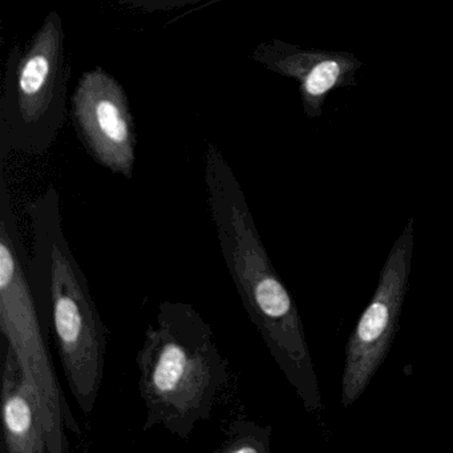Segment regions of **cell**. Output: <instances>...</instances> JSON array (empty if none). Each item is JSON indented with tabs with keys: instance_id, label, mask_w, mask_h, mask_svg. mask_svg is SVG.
<instances>
[{
	"instance_id": "6da1fadb",
	"label": "cell",
	"mask_w": 453,
	"mask_h": 453,
	"mask_svg": "<svg viewBox=\"0 0 453 453\" xmlns=\"http://www.w3.org/2000/svg\"><path fill=\"white\" fill-rule=\"evenodd\" d=\"M205 182L219 249L249 318L304 408L322 410L296 302L273 266L240 182L216 147L206 152Z\"/></svg>"
},
{
	"instance_id": "7a4b0ae2",
	"label": "cell",
	"mask_w": 453,
	"mask_h": 453,
	"mask_svg": "<svg viewBox=\"0 0 453 453\" xmlns=\"http://www.w3.org/2000/svg\"><path fill=\"white\" fill-rule=\"evenodd\" d=\"M33 234L30 280L47 336L54 335L71 394L84 415L95 410L107 357L108 331L88 280L71 250L60 196L50 187L25 203Z\"/></svg>"
},
{
	"instance_id": "3957f363",
	"label": "cell",
	"mask_w": 453,
	"mask_h": 453,
	"mask_svg": "<svg viewBox=\"0 0 453 453\" xmlns=\"http://www.w3.org/2000/svg\"><path fill=\"white\" fill-rule=\"evenodd\" d=\"M139 392L145 407L142 431L165 428L188 439L211 420L229 380V363L213 328L185 302L165 301L148 326L136 357Z\"/></svg>"
},
{
	"instance_id": "277c9868",
	"label": "cell",
	"mask_w": 453,
	"mask_h": 453,
	"mask_svg": "<svg viewBox=\"0 0 453 453\" xmlns=\"http://www.w3.org/2000/svg\"><path fill=\"white\" fill-rule=\"evenodd\" d=\"M0 330L41 397L49 453L68 452L81 428L58 380L30 280V256L6 180H0Z\"/></svg>"
},
{
	"instance_id": "5b68a950",
	"label": "cell",
	"mask_w": 453,
	"mask_h": 453,
	"mask_svg": "<svg viewBox=\"0 0 453 453\" xmlns=\"http://www.w3.org/2000/svg\"><path fill=\"white\" fill-rule=\"evenodd\" d=\"M65 27L51 12L25 51H10L0 97V157L12 152L43 155L67 118Z\"/></svg>"
},
{
	"instance_id": "8992f818",
	"label": "cell",
	"mask_w": 453,
	"mask_h": 453,
	"mask_svg": "<svg viewBox=\"0 0 453 453\" xmlns=\"http://www.w3.org/2000/svg\"><path fill=\"white\" fill-rule=\"evenodd\" d=\"M412 249L413 219H410L389 251L370 304L349 336L342 383L344 407L362 396L388 354L407 294Z\"/></svg>"
},
{
	"instance_id": "52a82bcc",
	"label": "cell",
	"mask_w": 453,
	"mask_h": 453,
	"mask_svg": "<svg viewBox=\"0 0 453 453\" xmlns=\"http://www.w3.org/2000/svg\"><path fill=\"white\" fill-rule=\"evenodd\" d=\"M73 118L89 156L113 174L131 179L137 142L121 84L100 68L83 73L73 97Z\"/></svg>"
},
{
	"instance_id": "ba28073f",
	"label": "cell",
	"mask_w": 453,
	"mask_h": 453,
	"mask_svg": "<svg viewBox=\"0 0 453 453\" xmlns=\"http://www.w3.org/2000/svg\"><path fill=\"white\" fill-rule=\"evenodd\" d=\"M2 450L49 453L41 397L9 343L2 367Z\"/></svg>"
},
{
	"instance_id": "9c48e42d",
	"label": "cell",
	"mask_w": 453,
	"mask_h": 453,
	"mask_svg": "<svg viewBox=\"0 0 453 453\" xmlns=\"http://www.w3.org/2000/svg\"><path fill=\"white\" fill-rule=\"evenodd\" d=\"M272 428L256 421L237 418L225 432V440L216 450L219 453H270Z\"/></svg>"
},
{
	"instance_id": "30bf717a",
	"label": "cell",
	"mask_w": 453,
	"mask_h": 453,
	"mask_svg": "<svg viewBox=\"0 0 453 453\" xmlns=\"http://www.w3.org/2000/svg\"><path fill=\"white\" fill-rule=\"evenodd\" d=\"M339 76H341V67L338 63L334 60L318 63L304 76L303 84H302L304 95L307 97H314V99L323 96L326 92L330 91L335 86Z\"/></svg>"
},
{
	"instance_id": "8fae6325",
	"label": "cell",
	"mask_w": 453,
	"mask_h": 453,
	"mask_svg": "<svg viewBox=\"0 0 453 453\" xmlns=\"http://www.w3.org/2000/svg\"><path fill=\"white\" fill-rule=\"evenodd\" d=\"M203 2H209V0H119V4L123 6L144 12H169V10L203 4Z\"/></svg>"
}]
</instances>
